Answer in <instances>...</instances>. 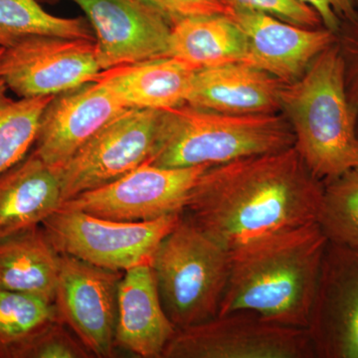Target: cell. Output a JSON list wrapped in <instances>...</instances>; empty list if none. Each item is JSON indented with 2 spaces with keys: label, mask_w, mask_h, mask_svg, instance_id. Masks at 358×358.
Here are the masks:
<instances>
[{
  "label": "cell",
  "mask_w": 358,
  "mask_h": 358,
  "mask_svg": "<svg viewBox=\"0 0 358 358\" xmlns=\"http://www.w3.org/2000/svg\"><path fill=\"white\" fill-rule=\"evenodd\" d=\"M357 1V7H358V0H355Z\"/></svg>",
  "instance_id": "obj_32"
},
{
  "label": "cell",
  "mask_w": 358,
  "mask_h": 358,
  "mask_svg": "<svg viewBox=\"0 0 358 358\" xmlns=\"http://www.w3.org/2000/svg\"><path fill=\"white\" fill-rule=\"evenodd\" d=\"M4 48H0V55H1L2 51H3Z\"/></svg>",
  "instance_id": "obj_31"
},
{
  "label": "cell",
  "mask_w": 358,
  "mask_h": 358,
  "mask_svg": "<svg viewBox=\"0 0 358 358\" xmlns=\"http://www.w3.org/2000/svg\"><path fill=\"white\" fill-rule=\"evenodd\" d=\"M307 331L315 357L358 358V250L327 243Z\"/></svg>",
  "instance_id": "obj_12"
},
{
  "label": "cell",
  "mask_w": 358,
  "mask_h": 358,
  "mask_svg": "<svg viewBox=\"0 0 358 358\" xmlns=\"http://www.w3.org/2000/svg\"><path fill=\"white\" fill-rule=\"evenodd\" d=\"M317 223L329 243L358 250V167L324 183Z\"/></svg>",
  "instance_id": "obj_25"
},
{
  "label": "cell",
  "mask_w": 358,
  "mask_h": 358,
  "mask_svg": "<svg viewBox=\"0 0 358 358\" xmlns=\"http://www.w3.org/2000/svg\"><path fill=\"white\" fill-rule=\"evenodd\" d=\"M229 267L230 252L182 215L152 264L162 307L176 331L218 317Z\"/></svg>",
  "instance_id": "obj_5"
},
{
  "label": "cell",
  "mask_w": 358,
  "mask_h": 358,
  "mask_svg": "<svg viewBox=\"0 0 358 358\" xmlns=\"http://www.w3.org/2000/svg\"><path fill=\"white\" fill-rule=\"evenodd\" d=\"M75 334L55 320L47 324L27 343L18 358H93Z\"/></svg>",
  "instance_id": "obj_26"
},
{
  "label": "cell",
  "mask_w": 358,
  "mask_h": 358,
  "mask_svg": "<svg viewBox=\"0 0 358 358\" xmlns=\"http://www.w3.org/2000/svg\"><path fill=\"white\" fill-rule=\"evenodd\" d=\"M181 217L182 213H176L152 221L126 222L58 209L42 223V227L60 255L126 272L138 266L152 265L162 240Z\"/></svg>",
  "instance_id": "obj_6"
},
{
  "label": "cell",
  "mask_w": 358,
  "mask_h": 358,
  "mask_svg": "<svg viewBox=\"0 0 358 358\" xmlns=\"http://www.w3.org/2000/svg\"><path fill=\"white\" fill-rule=\"evenodd\" d=\"M128 109L98 82L58 94L42 114L33 152L60 171L92 136Z\"/></svg>",
  "instance_id": "obj_14"
},
{
  "label": "cell",
  "mask_w": 358,
  "mask_h": 358,
  "mask_svg": "<svg viewBox=\"0 0 358 358\" xmlns=\"http://www.w3.org/2000/svg\"><path fill=\"white\" fill-rule=\"evenodd\" d=\"M60 320L55 303L0 289V358H18L47 324Z\"/></svg>",
  "instance_id": "obj_24"
},
{
  "label": "cell",
  "mask_w": 358,
  "mask_h": 358,
  "mask_svg": "<svg viewBox=\"0 0 358 358\" xmlns=\"http://www.w3.org/2000/svg\"><path fill=\"white\" fill-rule=\"evenodd\" d=\"M282 84L244 63L207 68L195 73L185 103L222 114H275Z\"/></svg>",
  "instance_id": "obj_17"
},
{
  "label": "cell",
  "mask_w": 358,
  "mask_h": 358,
  "mask_svg": "<svg viewBox=\"0 0 358 358\" xmlns=\"http://www.w3.org/2000/svg\"><path fill=\"white\" fill-rule=\"evenodd\" d=\"M307 329L271 322L250 310L178 329L162 358H315Z\"/></svg>",
  "instance_id": "obj_7"
},
{
  "label": "cell",
  "mask_w": 358,
  "mask_h": 358,
  "mask_svg": "<svg viewBox=\"0 0 358 358\" xmlns=\"http://www.w3.org/2000/svg\"><path fill=\"white\" fill-rule=\"evenodd\" d=\"M162 115L159 110L128 109L92 136L59 171L62 203L148 162Z\"/></svg>",
  "instance_id": "obj_8"
},
{
  "label": "cell",
  "mask_w": 358,
  "mask_h": 358,
  "mask_svg": "<svg viewBox=\"0 0 358 358\" xmlns=\"http://www.w3.org/2000/svg\"><path fill=\"white\" fill-rule=\"evenodd\" d=\"M176 333L162 307L152 265L122 273L117 293L115 348L138 357L162 358Z\"/></svg>",
  "instance_id": "obj_16"
},
{
  "label": "cell",
  "mask_w": 358,
  "mask_h": 358,
  "mask_svg": "<svg viewBox=\"0 0 358 358\" xmlns=\"http://www.w3.org/2000/svg\"><path fill=\"white\" fill-rule=\"evenodd\" d=\"M95 32L101 69L167 57L171 25L140 0H70Z\"/></svg>",
  "instance_id": "obj_13"
},
{
  "label": "cell",
  "mask_w": 358,
  "mask_h": 358,
  "mask_svg": "<svg viewBox=\"0 0 358 358\" xmlns=\"http://www.w3.org/2000/svg\"><path fill=\"white\" fill-rule=\"evenodd\" d=\"M0 80V174L21 162L34 147L45 108L54 96L20 98L7 95Z\"/></svg>",
  "instance_id": "obj_23"
},
{
  "label": "cell",
  "mask_w": 358,
  "mask_h": 358,
  "mask_svg": "<svg viewBox=\"0 0 358 358\" xmlns=\"http://www.w3.org/2000/svg\"><path fill=\"white\" fill-rule=\"evenodd\" d=\"M324 182L294 147L209 167L182 215L228 251L317 222Z\"/></svg>",
  "instance_id": "obj_1"
},
{
  "label": "cell",
  "mask_w": 358,
  "mask_h": 358,
  "mask_svg": "<svg viewBox=\"0 0 358 358\" xmlns=\"http://www.w3.org/2000/svg\"><path fill=\"white\" fill-rule=\"evenodd\" d=\"M280 101L294 147L315 178L324 183L358 167L357 120L338 40L298 80L282 84Z\"/></svg>",
  "instance_id": "obj_3"
},
{
  "label": "cell",
  "mask_w": 358,
  "mask_h": 358,
  "mask_svg": "<svg viewBox=\"0 0 358 358\" xmlns=\"http://www.w3.org/2000/svg\"><path fill=\"white\" fill-rule=\"evenodd\" d=\"M336 40L345 67L346 91L357 115L358 131V20L341 26Z\"/></svg>",
  "instance_id": "obj_29"
},
{
  "label": "cell",
  "mask_w": 358,
  "mask_h": 358,
  "mask_svg": "<svg viewBox=\"0 0 358 358\" xmlns=\"http://www.w3.org/2000/svg\"><path fill=\"white\" fill-rule=\"evenodd\" d=\"M285 115H230L185 105L162 110L148 162L160 167L215 166L294 147Z\"/></svg>",
  "instance_id": "obj_4"
},
{
  "label": "cell",
  "mask_w": 358,
  "mask_h": 358,
  "mask_svg": "<svg viewBox=\"0 0 358 358\" xmlns=\"http://www.w3.org/2000/svg\"><path fill=\"white\" fill-rule=\"evenodd\" d=\"M122 273L60 255L54 300L59 319L94 357H115L117 293Z\"/></svg>",
  "instance_id": "obj_11"
},
{
  "label": "cell",
  "mask_w": 358,
  "mask_h": 358,
  "mask_svg": "<svg viewBox=\"0 0 358 358\" xmlns=\"http://www.w3.org/2000/svg\"><path fill=\"white\" fill-rule=\"evenodd\" d=\"M245 54L243 32L229 16H195L171 25L167 57L195 70L243 63Z\"/></svg>",
  "instance_id": "obj_21"
},
{
  "label": "cell",
  "mask_w": 358,
  "mask_h": 358,
  "mask_svg": "<svg viewBox=\"0 0 358 358\" xmlns=\"http://www.w3.org/2000/svg\"><path fill=\"white\" fill-rule=\"evenodd\" d=\"M162 14L171 25L195 16L231 15L232 11L219 0H140Z\"/></svg>",
  "instance_id": "obj_28"
},
{
  "label": "cell",
  "mask_w": 358,
  "mask_h": 358,
  "mask_svg": "<svg viewBox=\"0 0 358 358\" xmlns=\"http://www.w3.org/2000/svg\"><path fill=\"white\" fill-rule=\"evenodd\" d=\"M196 71L164 57L102 70L95 82L129 109L162 110L185 105Z\"/></svg>",
  "instance_id": "obj_19"
},
{
  "label": "cell",
  "mask_w": 358,
  "mask_h": 358,
  "mask_svg": "<svg viewBox=\"0 0 358 358\" xmlns=\"http://www.w3.org/2000/svg\"><path fill=\"white\" fill-rule=\"evenodd\" d=\"M95 40L33 36L0 55V80L20 98L55 96L95 82Z\"/></svg>",
  "instance_id": "obj_10"
},
{
  "label": "cell",
  "mask_w": 358,
  "mask_h": 358,
  "mask_svg": "<svg viewBox=\"0 0 358 358\" xmlns=\"http://www.w3.org/2000/svg\"><path fill=\"white\" fill-rule=\"evenodd\" d=\"M59 261L42 225L0 238V289L54 303Z\"/></svg>",
  "instance_id": "obj_20"
},
{
  "label": "cell",
  "mask_w": 358,
  "mask_h": 358,
  "mask_svg": "<svg viewBox=\"0 0 358 358\" xmlns=\"http://www.w3.org/2000/svg\"><path fill=\"white\" fill-rule=\"evenodd\" d=\"M209 167L171 169L145 162L113 182L63 202L59 209L126 222L183 213L192 188Z\"/></svg>",
  "instance_id": "obj_9"
},
{
  "label": "cell",
  "mask_w": 358,
  "mask_h": 358,
  "mask_svg": "<svg viewBox=\"0 0 358 358\" xmlns=\"http://www.w3.org/2000/svg\"><path fill=\"white\" fill-rule=\"evenodd\" d=\"M61 204L60 173L32 150L0 174V238L41 226Z\"/></svg>",
  "instance_id": "obj_18"
},
{
  "label": "cell",
  "mask_w": 358,
  "mask_h": 358,
  "mask_svg": "<svg viewBox=\"0 0 358 358\" xmlns=\"http://www.w3.org/2000/svg\"><path fill=\"white\" fill-rule=\"evenodd\" d=\"M319 14L322 26L338 34L345 23L358 20V7L355 0H301Z\"/></svg>",
  "instance_id": "obj_30"
},
{
  "label": "cell",
  "mask_w": 358,
  "mask_h": 358,
  "mask_svg": "<svg viewBox=\"0 0 358 358\" xmlns=\"http://www.w3.org/2000/svg\"><path fill=\"white\" fill-rule=\"evenodd\" d=\"M231 11L267 14L292 24L307 28L322 26L319 14L301 0H219Z\"/></svg>",
  "instance_id": "obj_27"
},
{
  "label": "cell",
  "mask_w": 358,
  "mask_h": 358,
  "mask_svg": "<svg viewBox=\"0 0 358 358\" xmlns=\"http://www.w3.org/2000/svg\"><path fill=\"white\" fill-rule=\"evenodd\" d=\"M327 243L315 222L232 250L218 315L250 310L307 329Z\"/></svg>",
  "instance_id": "obj_2"
},
{
  "label": "cell",
  "mask_w": 358,
  "mask_h": 358,
  "mask_svg": "<svg viewBox=\"0 0 358 358\" xmlns=\"http://www.w3.org/2000/svg\"><path fill=\"white\" fill-rule=\"evenodd\" d=\"M229 17L246 39L244 64L284 84L298 80L336 41V34L327 28L301 27L267 14L233 11Z\"/></svg>",
  "instance_id": "obj_15"
},
{
  "label": "cell",
  "mask_w": 358,
  "mask_h": 358,
  "mask_svg": "<svg viewBox=\"0 0 358 358\" xmlns=\"http://www.w3.org/2000/svg\"><path fill=\"white\" fill-rule=\"evenodd\" d=\"M85 17L64 18L47 13L39 0H0V48L33 36L95 40Z\"/></svg>",
  "instance_id": "obj_22"
}]
</instances>
